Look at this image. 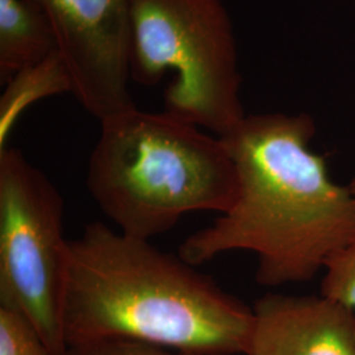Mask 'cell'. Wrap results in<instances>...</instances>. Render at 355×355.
I'll return each mask as SVG.
<instances>
[{"label": "cell", "instance_id": "8", "mask_svg": "<svg viewBox=\"0 0 355 355\" xmlns=\"http://www.w3.org/2000/svg\"><path fill=\"white\" fill-rule=\"evenodd\" d=\"M57 51L44 12L32 0H0V82Z\"/></svg>", "mask_w": 355, "mask_h": 355}, {"label": "cell", "instance_id": "14", "mask_svg": "<svg viewBox=\"0 0 355 355\" xmlns=\"http://www.w3.org/2000/svg\"><path fill=\"white\" fill-rule=\"evenodd\" d=\"M354 1H355V0H354Z\"/></svg>", "mask_w": 355, "mask_h": 355}, {"label": "cell", "instance_id": "10", "mask_svg": "<svg viewBox=\"0 0 355 355\" xmlns=\"http://www.w3.org/2000/svg\"><path fill=\"white\" fill-rule=\"evenodd\" d=\"M0 355L54 354L20 311L0 305Z\"/></svg>", "mask_w": 355, "mask_h": 355}, {"label": "cell", "instance_id": "5", "mask_svg": "<svg viewBox=\"0 0 355 355\" xmlns=\"http://www.w3.org/2000/svg\"><path fill=\"white\" fill-rule=\"evenodd\" d=\"M67 245L58 189L19 149L0 150V305L20 311L54 355L67 347Z\"/></svg>", "mask_w": 355, "mask_h": 355}, {"label": "cell", "instance_id": "9", "mask_svg": "<svg viewBox=\"0 0 355 355\" xmlns=\"http://www.w3.org/2000/svg\"><path fill=\"white\" fill-rule=\"evenodd\" d=\"M0 96V150L8 146V139L21 114L42 99L71 94L74 82L58 51L37 64L15 73Z\"/></svg>", "mask_w": 355, "mask_h": 355}, {"label": "cell", "instance_id": "13", "mask_svg": "<svg viewBox=\"0 0 355 355\" xmlns=\"http://www.w3.org/2000/svg\"><path fill=\"white\" fill-rule=\"evenodd\" d=\"M349 187H350V189H352V191H353V192H354V195H355V175H354V177H353V179H352V180H350V183H349Z\"/></svg>", "mask_w": 355, "mask_h": 355}, {"label": "cell", "instance_id": "1", "mask_svg": "<svg viewBox=\"0 0 355 355\" xmlns=\"http://www.w3.org/2000/svg\"><path fill=\"white\" fill-rule=\"evenodd\" d=\"M315 133L311 114L275 112L246 114L221 136L237 170V196L209 227L183 241L179 255L199 266L220 254L249 252L263 287L322 272L355 240V195L312 150Z\"/></svg>", "mask_w": 355, "mask_h": 355}, {"label": "cell", "instance_id": "12", "mask_svg": "<svg viewBox=\"0 0 355 355\" xmlns=\"http://www.w3.org/2000/svg\"><path fill=\"white\" fill-rule=\"evenodd\" d=\"M62 355H187L152 343L124 338L76 343L66 347Z\"/></svg>", "mask_w": 355, "mask_h": 355}, {"label": "cell", "instance_id": "6", "mask_svg": "<svg viewBox=\"0 0 355 355\" xmlns=\"http://www.w3.org/2000/svg\"><path fill=\"white\" fill-rule=\"evenodd\" d=\"M46 16L82 107L103 121L136 108L129 91L132 0H32Z\"/></svg>", "mask_w": 355, "mask_h": 355}, {"label": "cell", "instance_id": "7", "mask_svg": "<svg viewBox=\"0 0 355 355\" xmlns=\"http://www.w3.org/2000/svg\"><path fill=\"white\" fill-rule=\"evenodd\" d=\"M246 355H355V312L324 295L267 293Z\"/></svg>", "mask_w": 355, "mask_h": 355}, {"label": "cell", "instance_id": "3", "mask_svg": "<svg viewBox=\"0 0 355 355\" xmlns=\"http://www.w3.org/2000/svg\"><path fill=\"white\" fill-rule=\"evenodd\" d=\"M86 183L119 232L152 240L192 212H227L239 190L223 140L137 107L101 121Z\"/></svg>", "mask_w": 355, "mask_h": 355}, {"label": "cell", "instance_id": "2", "mask_svg": "<svg viewBox=\"0 0 355 355\" xmlns=\"http://www.w3.org/2000/svg\"><path fill=\"white\" fill-rule=\"evenodd\" d=\"M253 324V308L150 240L92 223L69 241L66 346L124 338L187 355H246Z\"/></svg>", "mask_w": 355, "mask_h": 355}, {"label": "cell", "instance_id": "4", "mask_svg": "<svg viewBox=\"0 0 355 355\" xmlns=\"http://www.w3.org/2000/svg\"><path fill=\"white\" fill-rule=\"evenodd\" d=\"M167 73L165 112L218 137L241 123L239 48L223 0H132V80L154 86Z\"/></svg>", "mask_w": 355, "mask_h": 355}, {"label": "cell", "instance_id": "11", "mask_svg": "<svg viewBox=\"0 0 355 355\" xmlns=\"http://www.w3.org/2000/svg\"><path fill=\"white\" fill-rule=\"evenodd\" d=\"M322 274L320 293L355 312V240L330 258Z\"/></svg>", "mask_w": 355, "mask_h": 355}]
</instances>
